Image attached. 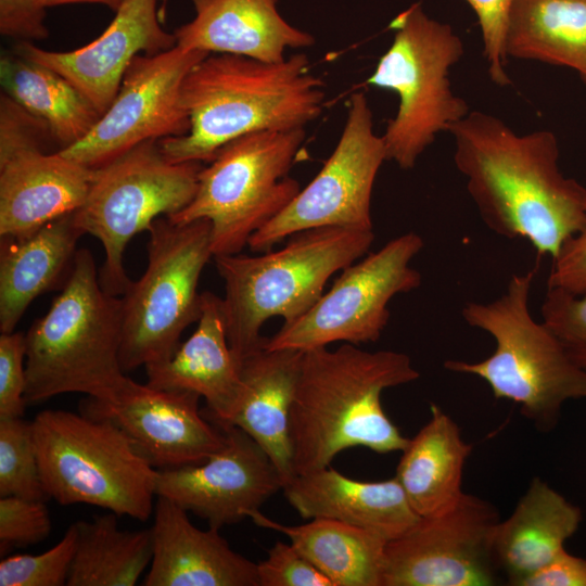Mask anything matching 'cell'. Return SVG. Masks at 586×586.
I'll use <instances>...</instances> for the list:
<instances>
[{
    "instance_id": "cell-7",
    "label": "cell",
    "mask_w": 586,
    "mask_h": 586,
    "mask_svg": "<svg viewBox=\"0 0 586 586\" xmlns=\"http://www.w3.org/2000/svg\"><path fill=\"white\" fill-rule=\"evenodd\" d=\"M31 428L49 498L140 521L150 518L157 469L111 420L49 409L37 413Z\"/></svg>"
},
{
    "instance_id": "cell-23",
    "label": "cell",
    "mask_w": 586,
    "mask_h": 586,
    "mask_svg": "<svg viewBox=\"0 0 586 586\" xmlns=\"http://www.w3.org/2000/svg\"><path fill=\"white\" fill-rule=\"evenodd\" d=\"M282 489L303 519L335 520L386 540L399 537L420 520L395 476L365 482L327 467L296 475Z\"/></svg>"
},
{
    "instance_id": "cell-15",
    "label": "cell",
    "mask_w": 586,
    "mask_h": 586,
    "mask_svg": "<svg viewBox=\"0 0 586 586\" xmlns=\"http://www.w3.org/2000/svg\"><path fill=\"white\" fill-rule=\"evenodd\" d=\"M208 54L175 46L157 54L137 55L90 132L60 152L94 169L145 141L186 135L190 118L181 103V86Z\"/></svg>"
},
{
    "instance_id": "cell-17",
    "label": "cell",
    "mask_w": 586,
    "mask_h": 586,
    "mask_svg": "<svg viewBox=\"0 0 586 586\" xmlns=\"http://www.w3.org/2000/svg\"><path fill=\"white\" fill-rule=\"evenodd\" d=\"M220 449L199 464L157 469L155 493L219 530L239 523L284 482L267 453L235 425L219 428Z\"/></svg>"
},
{
    "instance_id": "cell-13",
    "label": "cell",
    "mask_w": 586,
    "mask_h": 586,
    "mask_svg": "<svg viewBox=\"0 0 586 586\" xmlns=\"http://www.w3.org/2000/svg\"><path fill=\"white\" fill-rule=\"evenodd\" d=\"M384 161V139L374 132L368 100L364 92H355L340 140L323 167L288 206L251 235L247 246L267 252L296 232L317 228L373 231L372 190Z\"/></svg>"
},
{
    "instance_id": "cell-39",
    "label": "cell",
    "mask_w": 586,
    "mask_h": 586,
    "mask_svg": "<svg viewBox=\"0 0 586 586\" xmlns=\"http://www.w3.org/2000/svg\"><path fill=\"white\" fill-rule=\"evenodd\" d=\"M547 288L573 294L586 293V217L583 227L562 244L552 258Z\"/></svg>"
},
{
    "instance_id": "cell-14",
    "label": "cell",
    "mask_w": 586,
    "mask_h": 586,
    "mask_svg": "<svg viewBox=\"0 0 586 586\" xmlns=\"http://www.w3.org/2000/svg\"><path fill=\"white\" fill-rule=\"evenodd\" d=\"M48 127L9 97L0 99V237L21 238L75 213L93 169L48 153Z\"/></svg>"
},
{
    "instance_id": "cell-42",
    "label": "cell",
    "mask_w": 586,
    "mask_h": 586,
    "mask_svg": "<svg viewBox=\"0 0 586 586\" xmlns=\"http://www.w3.org/2000/svg\"><path fill=\"white\" fill-rule=\"evenodd\" d=\"M123 1L124 0H43V3L47 8L72 3H97L116 11Z\"/></svg>"
},
{
    "instance_id": "cell-1",
    "label": "cell",
    "mask_w": 586,
    "mask_h": 586,
    "mask_svg": "<svg viewBox=\"0 0 586 586\" xmlns=\"http://www.w3.org/2000/svg\"><path fill=\"white\" fill-rule=\"evenodd\" d=\"M454 162L484 224L553 258L584 225L586 188L559 167L549 130L519 135L502 119L470 111L449 129Z\"/></svg>"
},
{
    "instance_id": "cell-26",
    "label": "cell",
    "mask_w": 586,
    "mask_h": 586,
    "mask_svg": "<svg viewBox=\"0 0 586 586\" xmlns=\"http://www.w3.org/2000/svg\"><path fill=\"white\" fill-rule=\"evenodd\" d=\"M85 232L74 213L0 242V331L10 333L31 302L68 277ZM66 281V279L64 280Z\"/></svg>"
},
{
    "instance_id": "cell-38",
    "label": "cell",
    "mask_w": 586,
    "mask_h": 586,
    "mask_svg": "<svg viewBox=\"0 0 586 586\" xmlns=\"http://www.w3.org/2000/svg\"><path fill=\"white\" fill-rule=\"evenodd\" d=\"M26 337L22 332L0 335V419L22 418L26 390Z\"/></svg>"
},
{
    "instance_id": "cell-5",
    "label": "cell",
    "mask_w": 586,
    "mask_h": 586,
    "mask_svg": "<svg viewBox=\"0 0 586 586\" xmlns=\"http://www.w3.org/2000/svg\"><path fill=\"white\" fill-rule=\"evenodd\" d=\"M373 241V231L317 228L290 235L277 251L214 256L225 282L227 339L238 364L264 347L260 330L268 319L281 317L286 323L303 316L329 278L364 257Z\"/></svg>"
},
{
    "instance_id": "cell-25",
    "label": "cell",
    "mask_w": 586,
    "mask_h": 586,
    "mask_svg": "<svg viewBox=\"0 0 586 586\" xmlns=\"http://www.w3.org/2000/svg\"><path fill=\"white\" fill-rule=\"evenodd\" d=\"M581 522L577 506L534 477L510 517L495 526L492 550L499 573L508 584L519 586L565 549Z\"/></svg>"
},
{
    "instance_id": "cell-2",
    "label": "cell",
    "mask_w": 586,
    "mask_h": 586,
    "mask_svg": "<svg viewBox=\"0 0 586 586\" xmlns=\"http://www.w3.org/2000/svg\"><path fill=\"white\" fill-rule=\"evenodd\" d=\"M419 377L399 352H368L349 343L305 351L290 412L296 475L330 467L352 447L402 451L409 440L385 413L381 396Z\"/></svg>"
},
{
    "instance_id": "cell-16",
    "label": "cell",
    "mask_w": 586,
    "mask_h": 586,
    "mask_svg": "<svg viewBox=\"0 0 586 586\" xmlns=\"http://www.w3.org/2000/svg\"><path fill=\"white\" fill-rule=\"evenodd\" d=\"M496 508L463 493L448 510L420 520L385 547L381 586L496 585Z\"/></svg>"
},
{
    "instance_id": "cell-11",
    "label": "cell",
    "mask_w": 586,
    "mask_h": 586,
    "mask_svg": "<svg viewBox=\"0 0 586 586\" xmlns=\"http://www.w3.org/2000/svg\"><path fill=\"white\" fill-rule=\"evenodd\" d=\"M201 162H174L157 140L145 141L93 169L84 204L74 213L77 226L103 245L99 281L109 294L122 296L131 280L124 252L133 235L160 217L181 212L193 200Z\"/></svg>"
},
{
    "instance_id": "cell-22",
    "label": "cell",
    "mask_w": 586,
    "mask_h": 586,
    "mask_svg": "<svg viewBox=\"0 0 586 586\" xmlns=\"http://www.w3.org/2000/svg\"><path fill=\"white\" fill-rule=\"evenodd\" d=\"M192 4L194 17L174 31L176 46L184 49L279 62L288 49L315 43L310 34L281 16L278 0H192Z\"/></svg>"
},
{
    "instance_id": "cell-19",
    "label": "cell",
    "mask_w": 586,
    "mask_h": 586,
    "mask_svg": "<svg viewBox=\"0 0 586 586\" xmlns=\"http://www.w3.org/2000/svg\"><path fill=\"white\" fill-rule=\"evenodd\" d=\"M157 1L124 0L105 30L78 49L49 51L29 41H18L14 53L63 76L102 115L137 55L157 54L176 46L174 33L161 25Z\"/></svg>"
},
{
    "instance_id": "cell-31",
    "label": "cell",
    "mask_w": 586,
    "mask_h": 586,
    "mask_svg": "<svg viewBox=\"0 0 586 586\" xmlns=\"http://www.w3.org/2000/svg\"><path fill=\"white\" fill-rule=\"evenodd\" d=\"M75 523L78 536L67 586L136 585L151 564V528L120 530L113 512Z\"/></svg>"
},
{
    "instance_id": "cell-37",
    "label": "cell",
    "mask_w": 586,
    "mask_h": 586,
    "mask_svg": "<svg viewBox=\"0 0 586 586\" xmlns=\"http://www.w3.org/2000/svg\"><path fill=\"white\" fill-rule=\"evenodd\" d=\"M258 586H333L295 546L277 542L257 563Z\"/></svg>"
},
{
    "instance_id": "cell-29",
    "label": "cell",
    "mask_w": 586,
    "mask_h": 586,
    "mask_svg": "<svg viewBox=\"0 0 586 586\" xmlns=\"http://www.w3.org/2000/svg\"><path fill=\"white\" fill-rule=\"evenodd\" d=\"M506 52L569 67L586 81V0H513Z\"/></svg>"
},
{
    "instance_id": "cell-41",
    "label": "cell",
    "mask_w": 586,
    "mask_h": 586,
    "mask_svg": "<svg viewBox=\"0 0 586 586\" xmlns=\"http://www.w3.org/2000/svg\"><path fill=\"white\" fill-rule=\"evenodd\" d=\"M519 586H586V559L563 549L548 563L523 578Z\"/></svg>"
},
{
    "instance_id": "cell-32",
    "label": "cell",
    "mask_w": 586,
    "mask_h": 586,
    "mask_svg": "<svg viewBox=\"0 0 586 586\" xmlns=\"http://www.w3.org/2000/svg\"><path fill=\"white\" fill-rule=\"evenodd\" d=\"M46 500L31 421L0 419V497Z\"/></svg>"
},
{
    "instance_id": "cell-12",
    "label": "cell",
    "mask_w": 586,
    "mask_h": 586,
    "mask_svg": "<svg viewBox=\"0 0 586 586\" xmlns=\"http://www.w3.org/2000/svg\"><path fill=\"white\" fill-rule=\"evenodd\" d=\"M424 241L406 232L342 270L316 304L267 339V349L308 351L334 342L354 345L378 341L390 320L388 304L421 285L411 266Z\"/></svg>"
},
{
    "instance_id": "cell-10",
    "label": "cell",
    "mask_w": 586,
    "mask_h": 586,
    "mask_svg": "<svg viewBox=\"0 0 586 586\" xmlns=\"http://www.w3.org/2000/svg\"><path fill=\"white\" fill-rule=\"evenodd\" d=\"M148 265L124 294L120 365L124 372L170 358L182 332L201 316V273L213 256L207 219L166 216L148 230Z\"/></svg>"
},
{
    "instance_id": "cell-6",
    "label": "cell",
    "mask_w": 586,
    "mask_h": 586,
    "mask_svg": "<svg viewBox=\"0 0 586 586\" xmlns=\"http://www.w3.org/2000/svg\"><path fill=\"white\" fill-rule=\"evenodd\" d=\"M535 273L536 268L513 275L505 292L491 302L464 304L463 320L489 334L495 349L483 360H447L444 367L482 379L496 399L518 404L525 418L547 432L556 426L565 402L586 399V370L570 359L543 320L533 317Z\"/></svg>"
},
{
    "instance_id": "cell-36",
    "label": "cell",
    "mask_w": 586,
    "mask_h": 586,
    "mask_svg": "<svg viewBox=\"0 0 586 586\" xmlns=\"http://www.w3.org/2000/svg\"><path fill=\"white\" fill-rule=\"evenodd\" d=\"M473 10L480 25L483 53L488 75L498 86H508L511 80L506 67V35L509 11L513 0H464Z\"/></svg>"
},
{
    "instance_id": "cell-30",
    "label": "cell",
    "mask_w": 586,
    "mask_h": 586,
    "mask_svg": "<svg viewBox=\"0 0 586 586\" xmlns=\"http://www.w3.org/2000/svg\"><path fill=\"white\" fill-rule=\"evenodd\" d=\"M0 80L2 92L40 119L61 150L84 139L101 116L63 76L16 53L1 55Z\"/></svg>"
},
{
    "instance_id": "cell-28",
    "label": "cell",
    "mask_w": 586,
    "mask_h": 586,
    "mask_svg": "<svg viewBox=\"0 0 586 586\" xmlns=\"http://www.w3.org/2000/svg\"><path fill=\"white\" fill-rule=\"evenodd\" d=\"M249 518L260 527L285 535L333 586H381L388 542L381 535L331 519L284 525L259 510Z\"/></svg>"
},
{
    "instance_id": "cell-24",
    "label": "cell",
    "mask_w": 586,
    "mask_h": 586,
    "mask_svg": "<svg viewBox=\"0 0 586 586\" xmlns=\"http://www.w3.org/2000/svg\"><path fill=\"white\" fill-rule=\"evenodd\" d=\"M303 355L304 351L263 347L246 356L240 365L243 394L228 424L243 430L267 453L284 485L296 476L290 412Z\"/></svg>"
},
{
    "instance_id": "cell-18",
    "label": "cell",
    "mask_w": 586,
    "mask_h": 586,
    "mask_svg": "<svg viewBox=\"0 0 586 586\" xmlns=\"http://www.w3.org/2000/svg\"><path fill=\"white\" fill-rule=\"evenodd\" d=\"M200 398L128 378L111 399L88 397L81 411L111 420L154 468L168 469L202 463L225 443L224 432L200 411Z\"/></svg>"
},
{
    "instance_id": "cell-33",
    "label": "cell",
    "mask_w": 586,
    "mask_h": 586,
    "mask_svg": "<svg viewBox=\"0 0 586 586\" xmlns=\"http://www.w3.org/2000/svg\"><path fill=\"white\" fill-rule=\"evenodd\" d=\"M78 530L73 523L61 540L39 555H16L0 562V586H63L77 545Z\"/></svg>"
},
{
    "instance_id": "cell-8",
    "label": "cell",
    "mask_w": 586,
    "mask_h": 586,
    "mask_svg": "<svg viewBox=\"0 0 586 586\" xmlns=\"http://www.w3.org/2000/svg\"><path fill=\"white\" fill-rule=\"evenodd\" d=\"M390 27L393 41L367 84L398 95L396 115L382 137L387 161L408 170L441 131H449L470 112L448 79L463 55V43L450 25L431 18L420 3L398 14Z\"/></svg>"
},
{
    "instance_id": "cell-4",
    "label": "cell",
    "mask_w": 586,
    "mask_h": 586,
    "mask_svg": "<svg viewBox=\"0 0 586 586\" xmlns=\"http://www.w3.org/2000/svg\"><path fill=\"white\" fill-rule=\"evenodd\" d=\"M122 329V296L102 289L92 253L77 250L61 293L25 333L26 403L64 393L111 399L128 379Z\"/></svg>"
},
{
    "instance_id": "cell-20",
    "label": "cell",
    "mask_w": 586,
    "mask_h": 586,
    "mask_svg": "<svg viewBox=\"0 0 586 586\" xmlns=\"http://www.w3.org/2000/svg\"><path fill=\"white\" fill-rule=\"evenodd\" d=\"M151 534L145 586H258L257 563L235 552L219 530L194 526L165 497L157 496Z\"/></svg>"
},
{
    "instance_id": "cell-21",
    "label": "cell",
    "mask_w": 586,
    "mask_h": 586,
    "mask_svg": "<svg viewBox=\"0 0 586 586\" xmlns=\"http://www.w3.org/2000/svg\"><path fill=\"white\" fill-rule=\"evenodd\" d=\"M144 368L146 384L196 393L206 400V418L218 428L228 425L241 402L243 381L228 343L222 298L202 292L194 332L170 358Z\"/></svg>"
},
{
    "instance_id": "cell-3",
    "label": "cell",
    "mask_w": 586,
    "mask_h": 586,
    "mask_svg": "<svg viewBox=\"0 0 586 586\" xmlns=\"http://www.w3.org/2000/svg\"><path fill=\"white\" fill-rule=\"evenodd\" d=\"M324 82L305 53L279 62L211 53L186 76L189 131L158 140L174 162L209 163L228 142L255 131L305 128L322 111Z\"/></svg>"
},
{
    "instance_id": "cell-9",
    "label": "cell",
    "mask_w": 586,
    "mask_h": 586,
    "mask_svg": "<svg viewBox=\"0 0 586 586\" xmlns=\"http://www.w3.org/2000/svg\"><path fill=\"white\" fill-rule=\"evenodd\" d=\"M305 136L304 128L264 130L228 142L202 167L190 204L167 218L207 219L213 256L240 253L301 191L289 173Z\"/></svg>"
},
{
    "instance_id": "cell-34",
    "label": "cell",
    "mask_w": 586,
    "mask_h": 586,
    "mask_svg": "<svg viewBox=\"0 0 586 586\" xmlns=\"http://www.w3.org/2000/svg\"><path fill=\"white\" fill-rule=\"evenodd\" d=\"M540 315L570 359L586 370V293L547 288Z\"/></svg>"
},
{
    "instance_id": "cell-27",
    "label": "cell",
    "mask_w": 586,
    "mask_h": 586,
    "mask_svg": "<svg viewBox=\"0 0 586 586\" xmlns=\"http://www.w3.org/2000/svg\"><path fill=\"white\" fill-rule=\"evenodd\" d=\"M430 412L402 450L395 475L420 518L442 513L460 499L463 467L472 450L448 415L435 404Z\"/></svg>"
},
{
    "instance_id": "cell-35",
    "label": "cell",
    "mask_w": 586,
    "mask_h": 586,
    "mask_svg": "<svg viewBox=\"0 0 586 586\" xmlns=\"http://www.w3.org/2000/svg\"><path fill=\"white\" fill-rule=\"evenodd\" d=\"M46 500L16 496L0 497V552L26 547L46 539L51 519Z\"/></svg>"
},
{
    "instance_id": "cell-40",
    "label": "cell",
    "mask_w": 586,
    "mask_h": 586,
    "mask_svg": "<svg viewBox=\"0 0 586 586\" xmlns=\"http://www.w3.org/2000/svg\"><path fill=\"white\" fill-rule=\"evenodd\" d=\"M43 0H0V33L18 41L49 37Z\"/></svg>"
}]
</instances>
